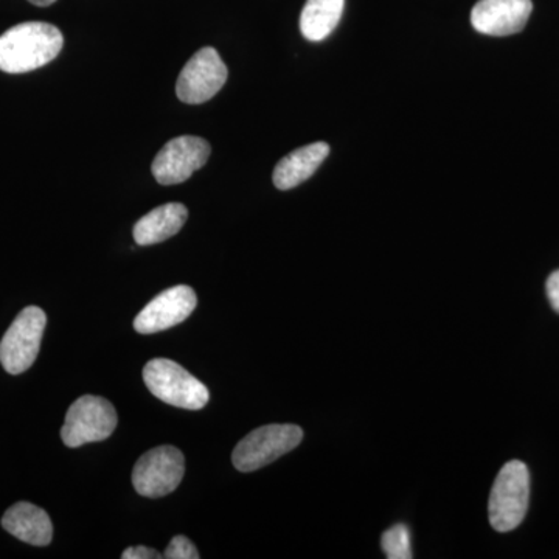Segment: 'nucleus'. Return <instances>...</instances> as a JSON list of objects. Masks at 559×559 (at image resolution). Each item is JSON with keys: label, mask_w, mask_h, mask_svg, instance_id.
Wrapping results in <instances>:
<instances>
[{"label": "nucleus", "mask_w": 559, "mask_h": 559, "mask_svg": "<svg viewBox=\"0 0 559 559\" xmlns=\"http://www.w3.org/2000/svg\"><path fill=\"white\" fill-rule=\"evenodd\" d=\"M64 46L62 33L47 22H24L0 36V70L27 73L49 64Z\"/></svg>", "instance_id": "f257e3e1"}, {"label": "nucleus", "mask_w": 559, "mask_h": 559, "mask_svg": "<svg viewBox=\"0 0 559 559\" xmlns=\"http://www.w3.org/2000/svg\"><path fill=\"white\" fill-rule=\"evenodd\" d=\"M345 0H307L300 16V32L308 40L329 38L340 24Z\"/></svg>", "instance_id": "2eb2a0df"}, {"label": "nucleus", "mask_w": 559, "mask_h": 559, "mask_svg": "<svg viewBox=\"0 0 559 559\" xmlns=\"http://www.w3.org/2000/svg\"><path fill=\"white\" fill-rule=\"evenodd\" d=\"M121 558L123 559H159L164 558V555H160L159 551L150 549V547L145 546H135L130 547L121 554Z\"/></svg>", "instance_id": "a211bd4d"}, {"label": "nucleus", "mask_w": 559, "mask_h": 559, "mask_svg": "<svg viewBox=\"0 0 559 559\" xmlns=\"http://www.w3.org/2000/svg\"><path fill=\"white\" fill-rule=\"evenodd\" d=\"M330 146L325 142H316L293 151L278 162L274 170V183L278 190H290L311 178L323 160L329 157Z\"/></svg>", "instance_id": "ddd939ff"}, {"label": "nucleus", "mask_w": 559, "mask_h": 559, "mask_svg": "<svg viewBox=\"0 0 559 559\" xmlns=\"http://www.w3.org/2000/svg\"><path fill=\"white\" fill-rule=\"evenodd\" d=\"M189 218V210L179 202H168L151 210L135 223L134 240L139 246H153L167 241L182 229Z\"/></svg>", "instance_id": "4468645a"}, {"label": "nucleus", "mask_w": 559, "mask_h": 559, "mask_svg": "<svg viewBox=\"0 0 559 559\" xmlns=\"http://www.w3.org/2000/svg\"><path fill=\"white\" fill-rule=\"evenodd\" d=\"M164 558L167 559H200L201 555L193 543L186 536H176L168 544L167 550H165Z\"/></svg>", "instance_id": "f3484780"}, {"label": "nucleus", "mask_w": 559, "mask_h": 559, "mask_svg": "<svg viewBox=\"0 0 559 559\" xmlns=\"http://www.w3.org/2000/svg\"><path fill=\"white\" fill-rule=\"evenodd\" d=\"M382 550L389 559H411V533L406 525H393L388 532L382 533Z\"/></svg>", "instance_id": "dca6fc26"}, {"label": "nucleus", "mask_w": 559, "mask_h": 559, "mask_svg": "<svg viewBox=\"0 0 559 559\" xmlns=\"http://www.w3.org/2000/svg\"><path fill=\"white\" fill-rule=\"evenodd\" d=\"M530 473L527 465L513 460L507 463L489 495V522L496 532L507 533L520 527L528 510Z\"/></svg>", "instance_id": "f03ea898"}, {"label": "nucleus", "mask_w": 559, "mask_h": 559, "mask_svg": "<svg viewBox=\"0 0 559 559\" xmlns=\"http://www.w3.org/2000/svg\"><path fill=\"white\" fill-rule=\"evenodd\" d=\"M186 474V459L175 447L154 448L143 454L132 471V485L140 496L157 499L179 487Z\"/></svg>", "instance_id": "0eeeda50"}, {"label": "nucleus", "mask_w": 559, "mask_h": 559, "mask_svg": "<svg viewBox=\"0 0 559 559\" xmlns=\"http://www.w3.org/2000/svg\"><path fill=\"white\" fill-rule=\"evenodd\" d=\"M304 440V430L296 425H270L252 430L231 454L235 468L252 473L270 465L282 455L296 450Z\"/></svg>", "instance_id": "20e7f679"}, {"label": "nucleus", "mask_w": 559, "mask_h": 559, "mask_svg": "<svg viewBox=\"0 0 559 559\" xmlns=\"http://www.w3.org/2000/svg\"><path fill=\"white\" fill-rule=\"evenodd\" d=\"M117 428V412L102 396H81L70 406L61 429L66 447L80 448L86 443L103 441Z\"/></svg>", "instance_id": "423d86ee"}, {"label": "nucleus", "mask_w": 559, "mask_h": 559, "mask_svg": "<svg viewBox=\"0 0 559 559\" xmlns=\"http://www.w3.org/2000/svg\"><path fill=\"white\" fill-rule=\"evenodd\" d=\"M210 148L207 140L182 135L165 143L151 165V173L160 186L186 182L194 171L207 164Z\"/></svg>", "instance_id": "1a4fd4ad"}, {"label": "nucleus", "mask_w": 559, "mask_h": 559, "mask_svg": "<svg viewBox=\"0 0 559 559\" xmlns=\"http://www.w3.org/2000/svg\"><path fill=\"white\" fill-rule=\"evenodd\" d=\"M47 325L46 312L27 307L20 312L0 342V362L10 374L27 371L38 358Z\"/></svg>", "instance_id": "39448f33"}, {"label": "nucleus", "mask_w": 559, "mask_h": 559, "mask_svg": "<svg viewBox=\"0 0 559 559\" xmlns=\"http://www.w3.org/2000/svg\"><path fill=\"white\" fill-rule=\"evenodd\" d=\"M2 527L14 538L36 547L49 546L53 538L49 514L31 502H17L7 510Z\"/></svg>", "instance_id": "f8f14e48"}, {"label": "nucleus", "mask_w": 559, "mask_h": 559, "mask_svg": "<svg viewBox=\"0 0 559 559\" xmlns=\"http://www.w3.org/2000/svg\"><path fill=\"white\" fill-rule=\"evenodd\" d=\"M532 11V0H479L471 11V24L484 35L510 36L524 31Z\"/></svg>", "instance_id": "9b49d317"}, {"label": "nucleus", "mask_w": 559, "mask_h": 559, "mask_svg": "<svg viewBox=\"0 0 559 559\" xmlns=\"http://www.w3.org/2000/svg\"><path fill=\"white\" fill-rule=\"evenodd\" d=\"M197 305V293L190 286H173L154 297L139 312L134 320V329L140 334H153L173 329L189 318Z\"/></svg>", "instance_id": "9d476101"}, {"label": "nucleus", "mask_w": 559, "mask_h": 559, "mask_svg": "<svg viewBox=\"0 0 559 559\" xmlns=\"http://www.w3.org/2000/svg\"><path fill=\"white\" fill-rule=\"evenodd\" d=\"M28 2L36 7H49L51 3L57 2V0H28Z\"/></svg>", "instance_id": "aec40b11"}, {"label": "nucleus", "mask_w": 559, "mask_h": 559, "mask_svg": "<svg viewBox=\"0 0 559 559\" xmlns=\"http://www.w3.org/2000/svg\"><path fill=\"white\" fill-rule=\"evenodd\" d=\"M227 76L229 72L218 51L213 47H204L183 66L176 83V94L187 105H201L223 90Z\"/></svg>", "instance_id": "6e6552de"}, {"label": "nucleus", "mask_w": 559, "mask_h": 559, "mask_svg": "<svg viewBox=\"0 0 559 559\" xmlns=\"http://www.w3.org/2000/svg\"><path fill=\"white\" fill-rule=\"evenodd\" d=\"M547 297H549L551 308L559 314V270L551 272L546 283Z\"/></svg>", "instance_id": "6ab92c4d"}, {"label": "nucleus", "mask_w": 559, "mask_h": 559, "mask_svg": "<svg viewBox=\"0 0 559 559\" xmlns=\"http://www.w3.org/2000/svg\"><path fill=\"white\" fill-rule=\"evenodd\" d=\"M143 381L156 399L170 406L200 411L210 400V392L205 384L175 360H150L143 369Z\"/></svg>", "instance_id": "7ed1b4c3"}]
</instances>
